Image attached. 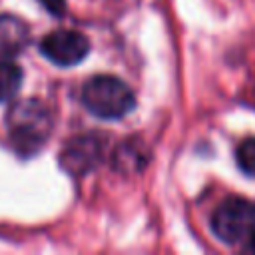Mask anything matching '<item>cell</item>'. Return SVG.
I'll list each match as a JSON object with an SVG mask.
<instances>
[{"instance_id":"9","label":"cell","mask_w":255,"mask_h":255,"mask_svg":"<svg viewBox=\"0 0 255 255\" xmlns=\"http://www.w3.org/2000/svg\"><path fill=\"white\" fill-rule=\"evenodd\" d=\"M40 2L54 16H62L66 12V0H40Z\"/></svg>"},{"instance_id":"3","label":"cell","mask_w":255,"mask_h":255,"mask_svg":"<svg viewBox=\"0 0 255 255\" xmlns=\"http://www.w3.org/2000/svg\"><path fill=\"white\" fill-rule=\"evenodd\" d=\"M253 213H255V205L249 203L247 199L235 195L227 197L213 211L211 229L221 241L229 245L247 241L253 223Z\"/></svg>"},{"instance_id":"4","label":"cell","mask_w":255,"mask_h":255,"mask_svg":"<svg viewBox=\"0 0 255 255\" xmlns=\"http://www.w3.org/2000/svg\"><path fill=\"white\" fill-rule=\"evenodd\" d=\"M40 52L56 66H76L90 54V40L78 30H54L40 42Z\"/></svg>"},{"instance_id":"5","label":"cell","mask_w":255,"mask_h":255,"mask_svg":"<svg viewBox=\"0 0 255 255\" xmlns=\"http://www.w3.org/2000/svg\"><path fill=\"white\" fill-rule=\"evenodd\" d=\"M104 149H106V139L100 133L76 135L66 143L60 155L62 167L72 175H78V177L86 175L102 161Z\"/></svg>"},{"instance_id":"2","label":"cell","mask_w":255,"mask_h":255,"mask_svg":"<svg viewBox=\"0 0 255 255\" xmlns=\"http://www.w3.org/2000/svg\"><path fill=\"white\" fill-rule=\"evenodd\" d=\"M82 104L86 110L102 120H120L135 108L131 88L116 76L100 74L82 86Z\"/></svg>"},{"instance_id":"7","label":"cell","mask_w":255,"mask_h":255,"mask_svg":"<svg viewBox=\"0 0 255 255\" xmlns=\"http://www.w3.org/2000/svg\"><path fill=\"white\" fill-rule=\"evenodd\" d=\"M22 86V70L10 60H0V102L12 100Z\"/></svg>"},{"instance_id":"10","label":"cell","mask_w":255,"mask_h":255,"mask_svg":"<svg viewBox=\"0 0 255 255\" xmlns=\"http://www.w3.org/2000/svg\"><path fill=\"white\" fill-rule=\"evenodd\" d=\"M247 241H249V243H251V247L255 249V213H253V223H251V231H249Z\"/></svg>"},{"instance_id":"6","label":"cell","mask_w":255,"mask_h":255,"mask_svg":"<svg viewBox=\"0 0 255 255\" xmlns=\"http://www.w3.org/2000/svg\"><path fill=\"white\" fill-rule=\"evenodd\" d=\"M28 42V24L12 14H0V60H10L22 54Z\"/></svg>"},{"instance_id":"1","label":"cell","mask_w":255,"mask_h":255,"mask_svg":"<svg viewBox=\"0 0 255 255\" xmlns=\"http://www.w3.org/2000/svg\"><path fill=\"white\" fill-rule=\"evenodd\" d=\"M12 143L22 153L38 151L52 133L54 118L52 112L40 100L28 98L16 102L6 116Z\"/></svg>"},{"instance_id":"8","label":"cell","mask_w":255,"mask_h":255,"mask_svg":"<svg viewBox=\"0 0 255 255\" xmlns=\"http://www.w3.org/2000/svg\"><path fill=\"white\" fill-rule=\"evenodd\" d=\"M235 159H237V165L239 169L249 175V177H255V137H247L243 139L237 149H235Z\"/></svg>"}]
</instances>
